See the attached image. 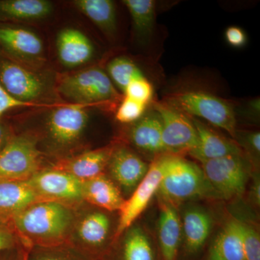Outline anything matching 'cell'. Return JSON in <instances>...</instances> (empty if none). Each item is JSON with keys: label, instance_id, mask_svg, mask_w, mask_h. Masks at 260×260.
<instances>
[{"label": "cell", "instance_id": "6da1fadb", "mask_svg": "<svg viewBox=\"0 0 260 260\" xmlns=\"http://www.w3.org/2000/svg\"><path fill=\"white\" fill-rule=\"evenodd\" d=\"M73 220V213L66 205L48 200L29 205L13 218L17 230L25 239L48 246L64 240Z\"/></svg>", "mask_w": 260, "mask_h": 260}, {"label": "cell", "instance_id": "7a4b0ae2", "mask_svg": "<svg viewBox=\"0 0 260 260\" xmlns=\"http://www.w3.org/2000/svg\"><path fill=\"white\" fill-rule=\"evenodd\" d=\"M162 177L157 193L165 203H179L195 198H220L194 162L175 155L160 157Z\"/></svg>", "mask_w": 260, "mask_h": 260}, {"label": "cell", "instance_id": "3957f363", "mask_svg": "<svg viewBox=\"0 0 260 260\" xmlns=\"http://www.w3.org/2000/svg\"><path fill=\"white\" fill-rule=\"evenodd\" d=\"M164 102L186 115L202 118L233 137L236 135L235 112L221 98L201 90H186L170 94Z\"/></svg>", "mask_w": 260, "mask_h": 260}, {"label": "cell", "instance_id": "277c9868", "mask_svg": "<svg viewBox=\"0 0 260 260\" xmlns=\"http://www.w3.org/2000/svg\"><path fill=\"white\" fill-rule=\"evenodd\" d=\"M58 90L75 104L84 106L114 103L121 98L109 75L97 68H88L64 77Z\"/></svg>", "mask_w": 260, "mask_h": 260}, {"label": "cell", "instance_id": "5b68a950", "mask_svg": "<svg viewBox=\"0 0 260 260\" xmlns=\"http://www.w3.org/2000/svg\"><path fill=\"white\" fill-rule=\"evenodd\" d=\"M41 155L35 140L13 135L0 153V179L28 180L40 171Z\"/></svg>", "mask_w": 260, "mask_h": 260}, {"label": "cell", "instance_id": "8992f818", "mask_svg": "<svg viewBox=\"0 0 260 260\" xmlns=\"http://www.w3.org/2000/svg\"><path fill=\"white\" fill-rule=\"evenodd\" d=\"M201 164L207 180L220 198L229 199L244 193L249 172L242 154L227 155Z\"/></svg>", "mask_w": 260, "mask_h": 260}, {"label": "cell", "instance_id": "52a82bcc", "mask_svg": "<svg viewBox=\"0 0 260 260\" xmlns=\"http://www.w3.org/2000/svg\"><path fill=\"white\" fill-rule=\"evenodd\" d=\"M162 123V139L166 153H190L198 145L197 130L190 116L174 109L167 102L154 103Z\"/></svg>", "mask_w": 260, "mask_h": 260}, {"label": "cell", "instance_id": "ba28073f", "mask_svg": "<svg viewBox=\"0 0 260 260\" xmlns=\"http://www.w3.org/2000/svg\"><path fill=\"white\" fill-rule=\"evenodd\" d=\"M26 181L43 200L65 205L83 200L82 181L58 169L39 171Z\"/></svg>", "mask_w": 260, "mask_h": 260}, {"label": "cell", "instance_id": "9c48e42d", "mask_svg": "<svg viewBox=\"0 0 260 260\" xmlns=\"http://www.w3.org/2000/svg\"><path fill=\"white\" fill-rule=\"evenodd\" d=\"M0 84L13 99L31 103L45 91V84L37 75L0 51Z\"/></svg>", "mask_w": 260, "mask_h": 260}, {"label": "cell", "instance_id": "30bf717a", "mask_svg": "<svg viewBox=\"0 0 260 260\" xmlns=\"http://www.w3.org/2000/svg\"><path fill=\"white\" fill-rule=\"evenodd\" d=\"M162 177L161 164L160 157H158L152 162L151 165L149 166L146 175L135 188L129 199L124 201L119 210L120 218L116 233L117 237L134 223L135 220L148 207L150 200L158 191Z\"/></svg>", "mask_w": 260, "mask_h": 260}, {"label": "cell", "instance_id": "8fae6325", "mask_svg": "<svg viewBox=\"0 0 260 260\" xmlns=\"http://www.w3.org/2000/svg\"><path fill=\"white\" fill-rule=\"evenodd\" d=\"M86 106L70 104L56 108L48 119V129L56 144L66 146L79 139L86 127L88 115Z\"/></svg>", "mask_w": 260, "mask_h": 260}, {"label": "cell", "instance_id": "7c38bea8", "mask_svg": "<svg viewBox=\"0 0 260 260\" xmlns=\"http://www.w3.org/2000/svg\"><path fill=\"white\" fill-rule=\"evenodd\" d=\"M108 165L111 175L126 192L135 190L149 169L144 160L125 147L113 149Z\"/></svg>", "mask_w": 260, "mask_h": 260}, {"label": "cell", "instance_id": "4fadbf2b", "mask_svg": "<svg viewBox=\"0 0 260 260\" xmlns=\"http://www.w3.org/2000/svg\"><path fill=\"white\" fill-rule=\"evenodd\" d=\"M0 49L13 59H35L42 55L44 44L31 30L0 25Z\"/></svg>", "mask_w": 260, "mask_h": 260}, {"label": "cell", "instance_id": "5bb4252c", "mask_svg": "<svg viewBox=\"0 0 260 260\" xmlns=\"http://www.w3.org/2000/svg\"><path fill=\"white\" fill-rule=\"evenodd\" d=\"M44 201L26 181L0 179V221L16 216L29 205Z\"/></svg>", "mask_w": 260, "mask_h": 260}, {"label": "cell", "instance_id": "9a60e30c", "mask_svg": "<svg viewBox=\"0 0 260 260\" xmlns=\"http://www.w3.org/2000/svg\"><path fill=\"white\" fill-rule=\"evenodd\" d=\"M56 50L61 64L73 68L90 61L93 56L94 48L83 32L75 28H65L56 37Z\"/></svg>", "mask_w": 260, "mask_h": 260}, {"label": "cell", "instance_id": "2e32d148", "mask_svg": "<svg viewBox=\"0 0 260 260\" xmlns=\"http://www.w3.org/2000/svg\"><path fill=\"white\" fill-rule=\"evenodd\" d=\"M197 130L198 145L190 155L200 162L242 154L241 149L234 142L220 136L198 119L191 117Z\"/></svg>", "mask_w": 260, "mask_h": 260}, {"label": "cell", "instance_id": "e0dca14e", "mask_svg": "<svg viewBox=\"0 0 260 260\" xmlns=\"http://www.w3.org/2000/svg\"><path fill=\"white\" fill-rule=\"evenodd\" d=\"M114 148H101L85 152L65 160L54 169L68 173L83 181L102 175L109 164Z\"/></svg>", "mask_w": 260, "mask_h": 260}, {"label": "cell", "instance_id": "ac0fdd59", "mask_svg": "<svg viewBox=\"0 0 260 260\" xmlns=\"http://www.w3.org/2000/svg\"><path fill=\"white\" fill-rule=\"evenodd\" d=\"M130 139L136 148L150 154L166 153L162 139V123L154 110L137 121L130 130Z\"/></svg>", "mask_w": 260, "mask_h": 260}, {"label": "cell", "instance_id": "d6986e66", "mask_svg": "<svg viewBox=\"0 0 260 260\" xmlns=\"http://www.w3.org/2000/svg\"><path fill=\"white\" fill-rule=\"evenodd\" d=\"M209 260H245L243 246V223L230 220L214 241Z\"/></svg>", "mask_w": 260, "mask_h": 260}, {"label": "cell", "instance_id": "ffe728a7", "mask_svg": "<svg viewBox=\"0 0 260 260\" xmlns=\"http://www.w3.org/2000/svg\"><path fill=\"white\" fill-rule=\"evenodd\" d=\"M82 182L83 200L109 211L121 210L125 200L110 179L102 174Z\"/></svg>", "mask_w": 260, "mask_h": 260}, {"label": "cell", "instance_id": "44dd1931", "mask_svg": "<svg viewBox=\"0 0 260 260\" xmlns=\"http://www.w3.org/2000/svg\"><path fill=\"white\" fill-rule=\"evenodd\" d=\"M180 218L173 205L164 202L159 219L158 237L164 260H175L181 237Z\"/></svg>", "mask_w": 260, "mask_h": 260}, {"label": "cell", "instance_id": "7402d4cb", "mask_svg": "<svg viewBox=\"0 0 260 260\" xmlns=\"http://www.w3.org/2000/svg\"><path fill=\"white\" fill-rule=\"evenodd\" d=\"M52 10V4L47 0H0V21L40 20Z\"/></svg>", "mask_w": 260, "mask_h": 260}, {"label": "cell", "instance_id": "603a6c76", "mask_svg": "<svg viewBox=\"0 0 260 260\" xmlns=\"http://www.w3.org/2000/svg\"><path fill=\"white\" fill-rule=\"evenodd\" d=\"M73 4L104 34L110 37L116 34L117 20L114 2L111 0H75Z\"/></svg>", "mask_w": 260, "mask_h": 260}, {"label": "cell", "instance_id": "cb8c5ba5", "mask_svg": "<svg viewBox=\"0 0 260 260\" xmlns=\"http://www.w3.org/2000/svg\"><path fill=\"white\" fill-rule=\"evenodd\" d=\"M211 229L212 220L208 213L196 208L187 210L184 215L183 230L188 249L194 251L201 248Z\"/></svg>", "mask_w": 260, "mask_h": 260}, {"label": "cell", "instance_id": "d4e9b609", "mask_svg": "<svg viewBox=\"0 0 260 260\" xmlns=\"http://www.w3.org/2000/svg\"><path fill=\"white\" fill-rule=\"evenodd\" d=\"M122 3L129 12L137 35L140 39L148 40L153 31L155 25V2L153 0H124Z\"/></svg>", "mask_w": 260, "mask_h": 260}, {"label": "cell", "instance_id": "484cf974", "mask_svg": "<svg viewBox=\"0 0 260 260\" xmlns=\"http://www.w3.org/2000/svg\"><path fill=\"white\" fill-rule=\"evenodd\" d=\"M110 222L105 214H89L80 222L78 234L80 239L88 245H101L107 239Z\"/></svg>", "mask_w": 260, "mask_h": 260}, {"label": "cell", "instance_id": "4316f807", "mask_svg": "<svg viewBox=\"0 0 260 260\" xmlns=\"http://www.w3.org/2000/svg\"><path fill=\"white\" fill-rule=\"evenodd\" d=\"M108 75L121 91L133 80L145 78L143 71L134 61L126 56L114 58L107 66Z\"/></svg>", "mask_w": 260, "mask_h": 260}, {"label": "cell", "instance_id": "83f0119b", "mask_svg": "<svg viewBox=\"0 0 260 260\" xmlns=\"http://www.w3.org/2000/svg\"><path fill=\"white\" fill-rule=\"evenodd\" d=\"M124 260H153L148 237L141 229L134 228L126 236L124 246Z\"/></svg>", "mask_w": 260, "mask_h": 260}, {"label": "cell", "instance_id": "f1b7e54d", "mask_svg": "<svg viewBox=\"0 0 260 260\" xmlns=\"http://www.w3.org/2000/svg\"><path fill=\"white\" fill-rule=\"evenodd\" d=\"M147 106L143 103L124 96L116 111V119L124 124L135 122L144 116Z\"/></svg>", "mask_w": 260, "mask_h": 260}, {"label": "cell", "instance_id": "f546056e", "mask_svg": "<svg viewBox=\"0 0 260 260\" xmlns=\"http://www.w3.org/2000/svg\"><path fill=\"white\" fill-rule=\"evenodd\" d=\"M124 96L148 105L153 96V88L152 84L146 78L133 80L124 89Z\"/></svg>", "mask_w": 260, "mask_h": 260}, {"label": "cell", "instance_id": "4dcf8cb0", "mask_svg": "<svg viewBox=\"0 0 260 260\" xmlns=\"http://www.w3.org/2000/svg\"><path fill=\"white\" fill-rule=\"evenodd\" d=\"M243 246L245 260H260L259 235L251 225L243 223Z\"/></svg>", "mask_w": 260, "mask_h": 260}, {"label": "cell", "instance_id": "1f68e13d", "mask_svg": "<svg viewBox=\"0 0 260 260\" xmlns=\"http://www.w3.org/2000/svg\"><path fill=\"white\" fill-rule=\"evenodd\" d=\"M32 105H34L32 103L19 102L16 99H13L0 84V120H1L5 113L11 110V109L23 107H30V106Z\"/></svg>", "mask_w": 260, "mask_h": 260}, {"label": "cell", "instance_id": "d6a6232c", "mask_svg": "<svg viewBox=\"0 0 260 260\" xmlns=\"http://www.w3.org/2000/svg\"><path fill=\"white\" fill-rule=\"evenodd\" d=\"M225 36L227 42L232 47H242L245 45L246 42L245 32L239 27H229L225 31Z\"/></svg>", "mask_w": 260, "mask_h": 260}, {"label": "cell", "instance_id": "836d02e7", "mask_svg": "<svg viewBox=\"0 0 260 260\" xmlns=\"http://www.w3.org/2000/svg\"><path fill=\"white\" fill-rule=\"evenodd\" d=\"M15 238L4 222L0 221V252L10 250L15 246Z\"/></svg>", "mask_w": 260, "mask_h": 260}, {"label": "cell", "instance_id": "e575fe53", "mask_svg": "<svg viewBox=\"0 0 260 260\" xmlns=\"http://www.w3.org/2000/svg\"><path fill=\"white\" fill-rule=\"evenodd\" d=\"M11 132L7 124L0 120V153L3 151L12 138Z\"/></svg>", "mask_w": 260, "mask_h": 260}, {"label": "cell", "instance_id": "d590c367", "mask_svg": "<svg viewBox=\"0 0 260 260\" xmlns=\"http://www.w3.org/2000/svg\"><path fill=\"white\" fill-rule=\"evenodd\" d=\"M248 142H249L250 147L256 153H259L260 150V134L259 133H251L248 137Z\"/></svg>", "mask_w": 260, "mask_h": 260}, {"label": "cell", "instance_id": "8d00e7d4", "mask_svg": "<svg viewBox=\"0 0 260 260\" xmlns=\"http://www.w3.org/2000/svg\"><path fill=\"white\" fill-rule=\"evenodd\" d=\"M27 260L28 259V254H27ZM31 260H68L61 256L54 255V254H39V255L34 256Z\"/></svg>", "mask_w": 260, "mask_h": 260}, {"label": "cell", "instance_id": "74e56055", "mask_svg": "<svg viewBox=\"0 0 260 260\" xmlns=\"http://www.w3.org/2000/svg\"><path fill=\"white\" fill-rule=\"evenodd\" d=\"M20 260H27L26 253H21V254H20Z\"/></svg>", "mask_w": 260, "mask_h": 260}, {"label": "cell", "instance_id": "f35d334b", "mask_svg": "<svg viewBox=\"0 0 260 260\" xmlns=\"http://www.w3.org/2000/svg\"><path fill=\"white\" fill-rule=\"evenodd\" d=\"M20 256H19V259H18V260H20ZM0 260H3V259H0Z\"/></svg>", "mask_w": 260, "mask_h": 260}]
</instances>
